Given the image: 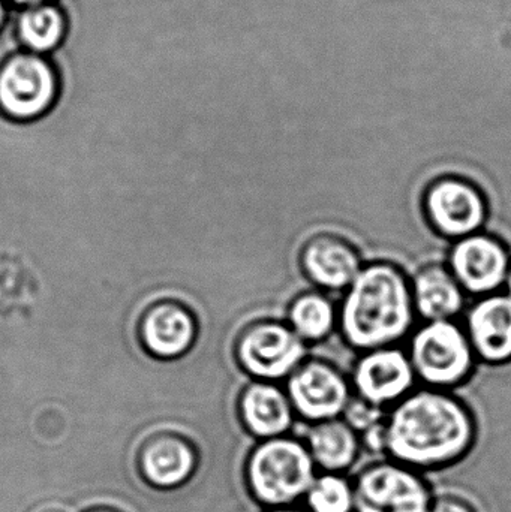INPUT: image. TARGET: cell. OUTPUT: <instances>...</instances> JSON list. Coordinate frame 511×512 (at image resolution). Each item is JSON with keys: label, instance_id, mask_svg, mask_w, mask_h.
I'll use <instances>...</instances> for the list:
<instances>
[{"label": "cell", "instance_id": "5bb4252c", "mask_svg": "<svg viewBox=\"0 0 511 512\" xmlns=\"http://www.w3.org/2000/svg\"><path fill=\"white\" fill-rule=\"evenodd\" d=\"M303 273L324 291H347L362 271V256L341 237L321 234L306 243L300 255Z\"/></svg>", "mask_w": 511, "mask_h": 512}, {"label": "cell", "instance_id": "8992f818", "mask_svg": "<svg viewBox=\"0 0 511 512\" xmlns=\"http://www.w3.org/2000/svg\"><path fill=\"white\" fill-rule=\"evenodd\" d=\"M354 484V512H428L434 492L422 472L395 460L362 469Z\"/></svg>", "mask_w": 511, "mask_h": 512}, {"label": "cell", "instance_id": "44dd1931", "mask_svg": "<svg viewBox=\"0 0 511 512\" xmlns=\"http://www.w3.org/2000/svg\"><path fill=\"white\" fill-rule=\"evenodd\" d=\"M303 502L308 512H354L356 501L353 480L345 474L320 472Z\"/></svg>", "mask_w": 511, "mask_h": 512}, {"label": "cell", "instance_id": "30bf717a", "mask_svg": "<svg viewBox=\"0 0 511 512\" xmlns=\"http://www.w3.org/2000/svg\"><path fill=\"white\" fill-rule=\"evenodd\" d=\"M510 265L507 245L482 231L456 240L449 255V270L465 294L480 298L506 285Z\"/></svg>", "mask_w": 511, "mask_h": 512}, {"label": "cell", "instance_id": "7c38bea8", "mask_svg": "<svg viewBox=\"0 0 511 512\" xmlns=\"http://www.w3.org/2000/svg\"><path fill=\"white\" fill-rule=\"evenodd\" d=\"M137 468L149 486L161 490L177 489L188 483L197 471L198 451L179 433H153L138 448Z\"/></svg>", "mask_w": 511, "mask_h": 512}, {"label": "cell", "instance_id": "52a82bcc", "mask_svg": "<svg viewBox=\"0 0 511 512\" xmlns=\"http://www.w3.org/2000/svg\"><path fill=\"white\" fill-rule=\"evenodd\" d=\"M236 357L254 381L276 382L290 378L305 361L306 343L287 322L260 321L243 331Z\"/></svg>", "mask_w": 511, "mask_h": 512}, {"label": "cell", "instance_id": "4fadbf2b", "mask_svg": "<svg viewBox=\"0 0 511 512\" xmlns=\"http://www.w3.org/2000/svg\"><path fill=\"white\" fill-rule=\"evenodd\" d=\"M476 358L489 366L511 363V297L491 294L468 310L465 327Z\"/></svg>", "mask_w": 511, "mask_h": 512}, {"label": "cell", "instance_id": "d6986e66", "mask_svg": "<svg viewBox=\"0 0 511 512\" xmlns=\"http://www.w3.org/2000/svg\"><path fill=\"white\" fill-rule=\"evenodd\" d=\"M287 324L306 345L323 342L339 327V310L323 292H303L288 306Z\"/></svg>", "mask_w": 511, "mask_h": 512}, {"label": "cell", "instance_id": "4316f807", "mask_svg": "<svg viewBox=\"0 0 511 512\" xmlns=\"http://www.w3.org/2000/svg\"><path fill=\"white\" fill-rule=\"evenodd\" d=\"M263 512H308L297 507V505H291V507H276V508H264Z\"/></svg>", "mask_w": 511, "mask_h": 512}, {"label": "cell", "instance_id": "277c9868", "mask_svg": "<svg viewBox=\"0 0 511 512\" xmlns=\"http://www.w3.org/2000/svg\"><path fill=\"white\" fill-rule=\"evenodd\" d=\"M62 92L51 57L17 50L0 63V114L32 122L54 110Z\"/></svg>", "mask_w": 511, "mask_h": 512}, {"label": "cell", "instance_id": "ac0fdd59", "mask_svg": "<svg viewBox=\"0 0 511 512\" xmlns=\"http://www.w3.org/2000/svg\"><path fill=\"white\" fill-rule=\"evenodd\" d=\"M305 444L318 471L333 474L350 471L363 450L359 433L354 432L344 418L312 424Z\"/></svg>", "mask_w": 511, "mask_h": 512}, {"label": "cell", "instance_id": "9c48e42d", "mask_svg": "<svg viewBox=\"0 0 511 512\" xmlns=\"http://www.w3.org/2000/svg\"><path fill=\"white\" fill-rule=\"evenodd\" d=\"M285 391L296 417L312 424L342 418L353 399L347 378L323 360L303 361L288 378Z\"/></svg>", "mask_w": 511, "mask_h": 512}, {"label": "cell", "instance_id": "f1b7e54d", "mask_svg": "<svg viewBox=\"0 0 511 512\" xmlns=\"http://www.w3.org/2000/svg\"><path fill=\"white\" fill-rule=\"evenodd\" d=\"M36 512H68V511H65V510H63V508H59V507H44V508H41V510L36 511Z\"/></svg>", "mask_w": 511, "mask_h": 512}, {"label": "cell", "instance_id": "ba28073f", "mask_svg": "<svg viewBox=\"0 0 511 512\" xmlns=\"http://www.w3.org/2000/svg\"><path fill=\"white\" fill-rule=\"evenodd\" d=\"M426 218L440 236L461 240L480 233L489 215L488 201L474 183L441 177L426 189Z\"/></svg>", "mask_w": 511, "mask_h": 512}, {"label": "cell", "instance_id": "5b68a950", "mask_svg": "<svg viewBox=\"0 0 511 512\" xmlns=\"http://www.w3.org/2000/svg\"><path fill=\"white\" fill-rule=\"evenodd\" d=\"M408 357L417 379L446 391L467 381L476 361L465 328L455 321L425 322L411 337Z\"/></svg>", "mask_w": 511, "mask_h": 512}, {"label": "cell", "instance_id": "6da1fadb", "mask_svg": "<svg viewBox=\"0 0 511 512\" xmlns=\"http://www.w3.org/2000/svg\"><path fill=\"white\" fill-rule=\"evenodd\" d=\"M476 418L446 390L411 391L386 417V454L417 471L447 468L474 447Z\"/></svg>", "mask_w": 511, "mask_h": 512}, {"label": "cell", "instance_id": "9a60e30c", "mask_svg": "<svg viewBox=\"0 0 511 512\" xmlns=\"http://www.w3.org/2000/svg\"><path fill=\"white\" fill-rule=\"evenodd\" d=\"M239 418L252 438L266 441L288 435L296 412L284 388L275 382L252 381L240 394Z\"/></svg>", "mask_w": 511, "mask_h": 512}, {"label": "cell", "instance_id": "2e32d148", "mask_svg": "<svg viewBox=\"0 0 511 512\" xmlns=\"http://www.w3.org/2000/svg\"><path fill=\"white\" fill-rule=\"evenodd\" d=\"M414 310L425 322L453 321L465 307V291L449 267L420 268L411 282Z\"/></svg>", "mask_w": 511, "mask_h": 512}, {"label": "cell", "instance_id": "cb8c5ba5", "mask_svg": "<svg viewBox=\"0 0 511 512\" xmlns=\"http://www.w3.org/2000/svg\"><path fill=\"white\" fill-rule=\"evenodd\" d=\"M363 450L371 453L386 454V421L371 427L360 435Z\"/></svg>", "mask_w": 511, "mask_h": 512}, {"label": "cell", "instance_id": "7a4b0ae2", "mask_svg": "<svg viewBox=\"0 0 511 512\" xmlns=\"http://www.w3.org/2000/svg\"><path fill=\"white\" fill-rule=\"evenodd\" d=\"M411 282L402 268L387 261L363 265L348 286L339 309V330L345 342L366 352L393 346L414 325Z\"/></svg>", "mask_w": 511, "mask_h": 512}, {"label": "cell", "instance_id": "ffe728a7", "mask_svg": "<svg viewBox=\"0 0 511 512\" xmlns=\"http://www.w3.org/2000/svg\"><path fill=\"white\" fill-rule=\"evenodd\" d=\"M191 316L176 306H161L153 310L144 324V339L150 351L162 357L182 354L194 339Z\"/></svg>", "mask_w": 511, "mask_h": 512}, {"label": "cell", "instance_id": "83f0119b", "mask_svg": "<svg viewBox=\"0 0 511 512\" xmlns=\"http://www.w3.org/2000/svg\"><path fill=\"white\" fill-rule=\"evenodd\" d=\"M86 512H123V511L117 510V508H113V507H104V505H102V507L90 508V510H87Z\"/></svg>", "mask_w": 511, "mask_h": 512}, {"label": "cell", "instance_id": "603a6c76", "mask_svg": "<svg viewBox=\"0 0 511 512\" xmlns=\"http://www.w3.org/2000/svg\"><path fill=\"white\" fill-rule=\"evenodd\" d=\"M428 512H477L470 501L453 493L435 495Z\"/></svg>", "mask_w": 511, "mask_h": 512}, {"label": "cell", "instance_id": "d4e9b609", "mask_svg": "<svg viewBox=\"0 0 511 512\" xmlns=\"http://www.w3.org/2000/svg\"><path fill=\"white\" fill-rule=\"evenodd\" d=\"M12 18V6L8 0H0V33L8 27Z\"/></svg>", "mask_w": 511, "mask_h": 512}, {"label": "cell", "instance_id": "e0dca14e", "mask_svg": "<svg viewBox=\"0 0 511 512\" xmlns=\"http://www.w3.org/2000/svg\"><path fill=\"white\" fill-rule=\"evenodd\" d=\"M12 29L20 50L51 57L68 36V18L57 2L12 8Z\"/></svg>", "mask_w": 511, "mask_h": 512}, {"label": "cell", "instance_id": "7402d4cb", "mask_svg": "<svg viewBox=\"0 0 511 512\" xmlns=\"http://www.w3.org/2000/svg\"><path fill=\"white\" fill-rule=\"evenodd\" d=\"M386 417L383 408L372 405V403L366 402V400L357 396L351 399L350 405L347 406L344 415H342L345 423L359 435H362L371 427L377 426V424L384 423Z\"/></svg>", "mask_w": 511, "mask_h": 512}, {"label": "cell", "instance_id": "3957f363", "mask_svg": "<svg viewBox=\"0 0 511 512\" xmlns=\"http://www.w3.org/2000/svg\"><path fill=\"white\" fill-rule=\"evenodd\" d=\"M317 475V465L305 441L294 436L258 441L246 457V487L252 499L264 508L297 505Z\"/></svg>", "mask_w": 511, "mask_h": 512}, {"label": "cell", "instance_id": "f546056e", "mask_svg": "<svg viewBox=\"0 0 511 512\" xmlns=\"http://www.w3.org/2000/svg\"><path fill=\"white\" fill-rule=\"evenodd\" d=\"M506 288H507V295H510V297H511V265H510L509 274H507Z\"/></svg>", "mask_w": 511, "mask_h": 512}, {"label": "cell", "instance_id": "8fae6325", "mask_svg": "<svg viewBox=\"0 0 511 512\" xmlns=\"http://www.w3.org/2000/svg\"><path fill=\"white\" fill-rule=\"evenodd\" d=\"M416 381L408 352L387 346L360 355L354 364L351 384L357 397L384 409L407 397Z\"/></svg>", "mask_w": 511, "mask_h": 512}, {"label": "cell", "instance_id": "484cf974", "mask_svg": "<svg viewBox=\"0 0 511 512\" xmlns=\"http://www.w3.org/2000/svg\"><path fill=\"white\" fill-rule=\"evenodd\" d=\"M14 9L27 8V6L41 5V3L57 2V0H8Z\"/></svg>", "mask_w": 511, "mask_h": 512}]
</instances>
